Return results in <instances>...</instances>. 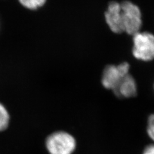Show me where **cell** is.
I'll use <instances>...</instances> for the list:
<instances>
[{
    "label": "cell",
    "mask_w": 154,
    "mask_h": 154,
    "mask_svg": "<svg viewBox=\"0 0 154 154\" xmlns=\"http://www.w3.org/2000/svg\"><path fill=\"white\" fill-rule=\"evenodd\" d=\"M133 55L138 60L150 61L154 59V35L140 32L133 35Z\"/></svg>",
    "instance_id": "6da1fadb"
},
{
    "label": "cell",
    "mask_w": 154,
    "mask_h": 154,
    "mask_svg": "<svg viewBox=\"0 0 154 154\" xmlns=\"http://www.w3.org/2000/svg\"><path fill=\"white\" fill-rule=\"evenodd\" d=\"M121 4L124 32L135 35L142 26V15L140 9L133 3L125 1Z\"/></svg>",
    "instance_id": "7a4b0ae2"
},
{
    "label": "cell",
    "mask_w": 154,
    "mask_h": 154,
    "mask_svg": "<svg viewBox=\"0 0 154 154\" xmlns=\"http://www.w3.org/2000/svg\"><path fill=\"white\" fill-rule=\"evenodd\" d=\"M46 147L50 154H71L75 149L76 142L68 133L57 132L48 137Z\"/></svg>",
    "instance_id": "3957f363"
},
{
    "label": "cell",
    "mask_w": 154,
    "mask_h": 154,
    "mask_svg": "<svg viewBox=\"0 0 154 154\" xmlns=\"http://www.w3.org/2000/svg\"><path fill=\"white\" fill-rule=\"evenodd\" d=\"M130 66L127 62L119 65H109L103 72L102 83L105 88L114 90L125 76L129 74Z\"/></svg>",
    "instance_id": "277c9868"
},
{
    "label": "cell",
    "mask_w": 154,
    "mask_h": 154,
    "mask_svg": "<svg viewBox=\"0 0 154 154\" xmlns=\"http://www.w3.org/2000/svg\"><path fill=\"white\" fill-rule=\"evenodd\" d=\"M105 18L112 32L115 33L124 32L121 4L116 2H110L105 13Z\"/></svg>",
    "instance_id": "5b68a950"
},
{
    "label": "cell",
    "mask_w": 154,
    "mask_h": 154,
    "mask_svg": "<svg viewBox=\"0 0 154 154\" xmlns=\"http://www.w3.org/2000/svg\"><path fill=\"white\" fill-rule=\"evenodd\" d=\"M118 98H132L137 94V85L134 77L130 74L125 76L117 88L112 91Z\"/></svg>",
    "instance_id": "8992f818"
},
{
    "label": "cell",
    "mask_w": 154,
    "mask_h": 154,
    "mask_svg": "<svg viewBox=\"0 0 154 154\" xmlns=\"http://www.w3.org/2000/svg\"><path fill=\"white\" fill-rule=\"evenodd\" d=\"M18 2L25 8L30 11H35L44 6L46 0H18Z\"/></svg>",
    "instance_id": "52a82bcc"
},
{
    "label": "cell",
    "mask_w": 154,
    "mask_h": 154,
    "mask_svg": "<svg viewBox=\"0 0 154 154\" xmlns=\"http://www.w3.org/2000/svg\"><path fill=\"white\" fill-rule=\"evenodd\" d=\"M10 120V116L5 107L0 103V131L6 129Z\"/></svg>",
    "instance_id": "ba28073f"
},
{
    "label": "cell",
    "mask_w": 154,
    "mask_h": 154,
    "mask_svg": "<svg viewBox=\"0 0 154 154\" xmlns=\"http://www.w3.org/2000/svg\"><path fill=\"white\" fill-rule=\"evenodd\" d=\"M147 133L148 136L154 141V114H152L148 118Z\"/></svg>",
    "instance_id": "9c48e42d"
},
{
    "label": "cell",
    "mask_w": 154,
    "mask_h": 154,
    "mask_svg": "<svg viewBox=\"0 0 154 154\" xmlns=\"http://www.w3.org/2000/svg\"><path fill=\"white\" fill-rule=\"evenodd\" d=\"M143 154H154V144L148 145L144 149Z\"/></svg>",
    "instance_id": "30bf717a"
}]
</instances>
